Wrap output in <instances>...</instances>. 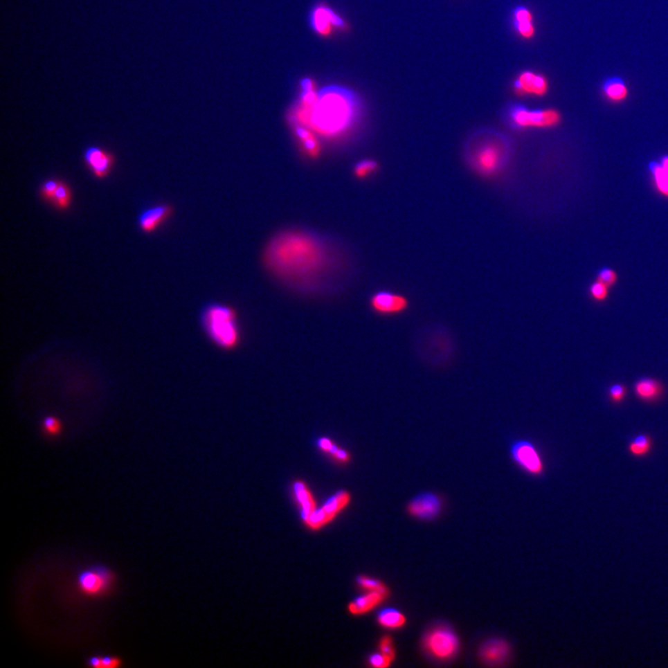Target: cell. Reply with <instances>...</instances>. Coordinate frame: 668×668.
I'll use <instances>...</instances> for the list:
<instances>
[{
    "instance_id": "1",
    "label": "cell",
    "mask_w": 668,
    "mask_h": 668,
    "mask_svg": "<svg viewBox=\"0 0 668 668\" xmlns=\"http://www.w3.org/2000/svg\"><path fill=\"white\" fill-rule=\"evenodd\" d=\"M328 248L318 237L303 231L280 234L269 244L264 261L274 273L303 278L321 271L329 258Z\"/></svg>"
},
{
    "instance_id": "2",
    "label": "cell",
    "mask_w": 668,
    "mask_h": 668,
    "mask_svg": "<svg viewBox=\"0 0 668 668\" xmlns=\"http://www.w3.org/2000/svg\"><path fill=\"white\" fill-rule=\"evenodd\" d=\"M358 111V102L351 92L328 87L318 94L312 105L301 102L296 125L312 128L324 137H339L354 124Z\"/></svg>"
},
{
    "instance_id": "3",
    "label": "cell",
    "mask_w": 668,
    "mask_h": 668,
    "mask_svg": "<svg viewBox=\"0 0 668 668\" xmlns=\"http://www.w3.org/2000/svg\"><path fill=\"white\" fill-rule=\"evenodd\" d=\"M204 328L213 342L221 348L231 350L240 343L237 312L230 305H210L203 314Z\"/></svg>"
},
{
    "instance_id": "4",
    "label": "cell",
    "mask_w": 668,
    "mask_h": 668,
    "mask_svg": "<svg viewBox=\"0 0 668 668\" xmlns=\"http://www.w3.org/2000/svg\"><path fill=\"white\" fill-rule=\"evenodd\" d=\"M116 583V572L105 564H95L81 570L75 580L78 593L89 599L105 598L111 593Z\"/></svg>"
},
{
    "instance_id": "5",
    "label": "cell",
    "mask_w": 668,
    "mask_h": 668,
    "mask_svg": "<svg viewBox=\"0 0 668 668\" xmlns=\"http://www.w3.org/2000/svg\"><path fill=\"white\" fill-rule=\"evenodd\" d=\"M424 648L433 658L440 661L451 660L459 651V638L448 626H436L425 635Z\"/></svg>"
},
{
    "instance_id": "6",
    "label": "cell",
    "mask_w": 668,
    "mask_h": 668,
    "mask_svg": "<svg viewBox=\"0 0 668 668\" xmlns=\"http://www.w3.org/2000/svg\"><path fill=\"white\" fill-rule=\"evenodd\" d=\"M509 455L514 463L525 473L539 476L543 474L545 466L541 454L536 444L527 439H517L509 446Z\"/></svg>"
},
{
    "instance_id": "7",
    "label": "cell",
    "mask_w": 668,
    "mask_h": 668,
    "mask_svg": "<svg viewBox=\"0 0 668 668\" xmlns=\"http://www.w3.org/2000/svg\"><path fill=\"white\" fill-rule=\"evenodd\" d=\"M511 119L515 127L544 128L557 125L561 121V116L557 111L552 109L531 111L518 106L512 109Z\"/></svg>"
},
{
    "instance_id": "8",
    "label": "cell",
    "mask_w": 668,
    "mask_h": 668,
    "mask_svg": "<svg viewBox=\"0 0 668 668\" xmlns=\"http://www.w3.org/2000/svg\"><path fill=\"white\" fill-rule=\"evenodd\" d=\"M370 307L380 315L391 316L404 313L410 307L407 297L388 291H380L370 298Z\"/></svg>"
},
{
    "instance_id": "9",
    "label": "cell",
    "mask_w": 668,
    "mask_h": 668,
    "mask_svg": "<svg viewBox=\"0 0 668 668\" xmlns=\"http://www.w3.org/2000/svg\"><path fill=\"white\" fill-rule=\"evenodd\" d=\"M84 162L98 179H105L113 170L116 157L111 152L98 146L87 147L84 152Z\"/></svg>"
},
{
    "instance_id": "10",
    "label": "cell",
    "mask_w": 668,
    "mask_h": 668,
    "mask_svg": "<svg viewBox=\"0 0 668 668\" xmlns=\"http://www.w3.org/2000/svg\"><path fill=\"white\" fill-rule=\"evenodd\" d=\"M503 152L498 144L487 143L477 150L474 155V165L482 174L496 173L503 165Z\"/></svg>"
},
{
    "instance_id": "11",
    "label": "cell",
    "mask_w": 668,
    "mask_h": 668,
    "mask_svg": "<svg viewBox=\"0 0 668 668\" xmlns=\"http://www.w3.org/2000/svg\"><path fill=\"white\" fill-rule=\"evenodd\" d=\"M442 503L438 496L424 493L417 496L408 506V514L421 520L433 519L440 514Z\"/></svg>"
},
{
    "instance_id": "12",
    "label": "cell",
    "mask_w": 668,
    "mask_h": 668,
    "mask_svg": "<svg viewBox=\"0 0 668 668\" xmlns=\"http://www.w3.org/2000/svg\"><path fill=\"white\" fill-rule=\"evenodd\" d=\"M173 206L168 204H158L143 210L138 215V224L145 233H154L161 225L173 214Z\"/></svg>"
},
{
    "instance_id": "13",
    "label": "cell",
    "mask_w": 668,
    "mask_h": 668,
    "mask_svg": "<svg viewBox=\"0 0 668 668\" xmlns=\"http://www.w3.org/2000/svg\"><path fill=\"white\" fill-rule=\"evenodd\" d=\"M511 654L509 643L503 639L488 640L481 646L479 657L485 665H500L508 660Z\"/></svg>"
},
{
    "instance_id": "14",
    "label": "cell",
    "mask_w": 668,
    "mask_h": 668,
    "mask_svg": "<svg viewBox=\"0 0 668 668\" xmlns=\"http://www.w3.org/2000/svg\"><path fill=\"white\" fill-rule=\"evenodd\" d=\"M515 89L521 95L544 96L549 91V83L544 75L526 71L518 76Z\"/></svg>"
},
{
    "instance_id": "15",
    "label": "cell",
    "mask_w": 668,
    "mask_h": 668,
    "mask_svg": "<svg viewBox=\"0 0 668 668\" xmlns=\"http://www.w3.org/2000/svg\"><path fill=\"white\" fill-rule=\"evenodd\" d=\"M343 19L329 8L318 7L311 15V26L321 35L328 34L332 26L343 28Z\"/></svg>"
},
{
    "instance_id": "16",
    "label": "cell",
    "mask_w": 668,
    "mask_h": 668,
    "mask_svg": "<svg viewBox=\"0 0 668 668\" xmlns=\"http://www.w3.org/2000/svg\"><path fill=\"white\" fill-rule=\"evenodd\" d=\"M387 597L388 594L380 591H369L349 604V613L353 615H364L383 604Z\"/></svg>"
},
{
    "instance_id": "17",
    "label": "cell",
    "mask_w": 668,
    "mask_h": 668,
    "mask_svg": "<svg viewBox=\"0 0 668 668\" xmlns=\"http://www.w3.org/2000/svg\"><path fill=\"white\" fill-rule=\"evenodd\" d=\"M294 497L301 508L303 520L307 519L313 512L317 509L314 498L311 494L309 488L303 481L294 482L293 485Z\"/></svg>"
},
{
    "instance_id": "18",
    "label": "cell",
    "mask_w": 668,
    "mask_h": 668,
    "mask_svg": "<svg viewBox=\"0 0 668 668\" xmlns=\"http://www.w3.org/2000/svg\"><path fill=\"white\" fill-rule=\"evenodd\" d=\"M296 134L301 144L305 154L311 158L318 157L320 154L321 145L312 131L304 125H296Z\"/></svg>"
},
{
    "instance_id": "19",
    "label": "cell",
    "mask_w": 668,
    "mask_h": 668,
    "mask_svg": "<svg viewBox=\"0 0 668 668\" xmlns=\"http://www.w3.org/2000/svg\"><path fill=\"white\" fill-rule=\"evenodd\" d=\"M605 97L613 102H621L629 96L628 86L620 78H608L602 86Z\"/></svg>"
},
{
    "instance_id": "20",
    "label": "cell",
    "mask_w": 668,
    "mask_h": 668,
    "mask_svg": "<svg viewBox=\"0 0 668 668\" xmlns=\"http://www.w3.org/2000/svg\"><path fill=\"white\" fill-rule=\"evenodd\" d=\"M514 24L521 37L531 38L534 34L533 15L525 7H519L514 12Z\"/></svg>"
},
{
    "instance_id": "21",
    "label": "cell",
    "mask_w": 668,
    "mask_h": 668,
    "mask_svg": "<svg viewBox=\"0 0 668 668\" xmlns=\"http://www.w3.org/2000/svg\"><path fill=\"white\" fill-rule=\"evenodd\" d=\"M379 625L388 629H399L407 624V618L395 608L381 610L377 616Z\"/></svg>"
},
{
    "instance_id": "22",
    "label": "cell",
    "mask_w": 668,
    "mask_h": 668,
    "mask_svg": "<svg viewBox=\"0 0 668 668\" xmlns=\"http://www.w3.org/2000/svg\"><path fill=\"white\" fill-rule=\"evenodd\" d=\"M635 390L638 397L642 399L653 400L661 394L662 387L661 384L653 379H642L638 381Z\"/></svg>"
},
{
    "instance_id": "23",
    "label": "cell",
    "mask_w": 668,
    "mask_h": 668,
    "mask_svg": "<svg viewBox=\"0 0 668 668\" xmlns=\"http://www.w3.org/2000/svg\"><path fill=\"white\" fill-rule=\"evenodd\" d=\"M350 494L346 491H339L332 496L321 507L331 516L335 518L350 503Z\"/></svg>"
},
{
    "instance_id": "24",
    "label": "cell",
    "mask_w": 668,
    "mask_h": 668,
    "mask_svg": "<svg viewBox=\"0 0 668 668\" xmlns=\"http://www.w3.org/2000/svg\"><path fill=\"white\" fill-rule=\"evenodd\" d=\"M71 203H72V190L66 182L60 181L58 189L51 204L60 211H65L69 209Z\"/></svg>"
},
{
    "instance_id": "25",
    "label": "cell",
    "mask_w": 668,
    "mask_h": 668,
    "mask_svg": "<svg viewBox=\"0 0 668 668\" xmlns=\"http://www.w3.org/2000/svg\"><path fill=\"white\" fill-rule=\"evenodd\" d=\"M86 665L93 668H119L124 665V661L116 656H94L86 660Z\"/></svg>"
},
{
    "instance_id": "26",
    "label": "cell",
    "mask_w": 668,
    "mask_h": 668,
    "mask_svg": "<svg viewBox=\"0 0 668 668\" xmlns=\"http://www.w3.org/2000/svg\"><path fill=\"white\" fill-rule=\"evenodd\" d=\"M334 519V517L327 514L323 508H321L313 512L307 519L304 520V522L312 530H318V529L323 528L324 525H328Z\"/></svg>"
},
{
    "instance_id": "27",
    "label": "cell",
    "mask_w": 668,
    "mask_h": 668,
    "mask_svg": "<svg viewBox=\"0 0 668 668\" xmlns=\"http://www.w3.org/2000/svg\"><path fill=\"white\" fill-rule=\"evenodd\" d=\"M650 170L654 177L657 189L668 197V174L665 172L661 163L656 162L651 163Z\"/></svg>"
},
{
    "instance_id": "28",
    "label": "cell",
    "mask_w": 668,
    "mask_h": 668,
    "mask_svg": "<svg viewBox=\"0 0 668 668\" xmlns=\"http://www.w3.org/2000/svg\"><path fill=\"white\" fill-rule=\"evenodd\" d=\"M651 448V439L646 435H639L629 444V452L633 456L643 457L650 452Z\"/></svg>"
},
{
    "instance_id": "29",
    "label": "cell",
    "mask_w": 668,
    "mask_h": 668,
    "mask_svg": "<svg viewBox=\"0 0 668 668\" xmlns=\"http://www.w3.org/2000/svg\"><path fill=\"white\" fill-rule=\"evenodd\" d=\"M356 582H358L359 587L364 588V590H367L368 591H380V593L388 594L389 595L388 588L379 579L366 577V575H359V577L356 578Z\"/></svg>"
},
{
    "instance_id": "30",
    "label": "cell",
    "mask_w": 668,
    "mask_h": 668,
    "mask_svg": "<svg viewBox=\"0 0 668 668\" xmlns=\"http://www.w3.org/2000/svg\"><path fill=\"white\" fill-rule=\"evenodd\" d=\"M378 170V163L375 161L365 159L354 165V174L358 179H365Z\"/></svg>"
},
{
    "instance_id": "31",
    "label": "cell",
    "mask_w": 668,
    "mask_h": 668,
    "mask_svg": "<svg viewBox=\"0 0 668 668\" xmlns=\"http://www.w3.org/2000/svg\"><path fill=\"white\" fill-rule=\"evenodd\" d=\"M60 184V181L55 179H48V181H44L42 185H41L39 190V195L41 199L46 203H51L53 200L54 195Z\"/></svg>"
},
{
    "instance_id": "32",
    "label": "cell",
    "mask_w": 668,
    "mask_h": 668,
    "mask_svg": "<svg viewBox=\"0 0 668 668\" xmlns=\"http://www.w3.org/2000/svg\"><path fill=\"white\" fill-rule=\"evenodd\" d=\"M328 455L332 460L341 463V464H345V463H348L351 460L350 452L345 451V449L341 448L337 444H334V448L332 449V451L329 452Z\"/></svg>"
},
{
    "instance_id": "33",
    "label": "cell",
    "mask_w": 668,
    "mask_h": 668,
    "mask_svg": "<svg viewBox=\"0 0 668 668\" xmlns=\"http://www.w3.org/2000/svg\"><path fill=\"white\" fill-rule=\"evenodd\" d=\"M392 659H390L388 656H384V654L380 653H376L372 654L369 657V662L370 667L376 668H386L389 667L392 665Z\"/></svg>"
},
{
    "instance_id": "34",
    "label": "cell",
    "mask_w": 668,
    "mask_h": 668,
    "mask_svg": "<svg viewBox=\"0 0 668 668\" xmlns=\"http://www.w3.org/2000/svg\"><path fill=\"white\" fill-rule=\"evenodd\" d=\"M379 650H380L381 653L384 654V656H388L390 659H392V661H395V651L394 642H392L391 637L384 636L383 639L380 640Z\"/></svg>"
},
{
    "instance_id": "35",
    "label": "cell",
    "mask_w": 668,
    "mask_h": 668,
    "mask_svg": "<svg viewBox=\"0 0 668 668\" xmlns=\"http://www.w3.org/2000/svg\"><path fill=\"white\" fill-rule=\"evenodd\" d=\"M617 280V276H616L615 272L610 269H604L599 271L598 276V282L604 283L607 287H610L615 285Z\"/></svg>"
},
{
    "instance_id": "36",
    "label": "cell",
    "mask_w": 668,
    "mask_h": 668,
    "mask_svg": "<svg viewBox=\"0 0 668 668\" xmlns=\"http://www.w3.org/2000/svg\"><path fill=\"white\" fill-rule=\"evenodd\" d=\"M590 293L593 294L594 298L602 301V300L606 299L608 296V287L604 285V283L597 282L594 283L590 288Z\"/></svg>"
},
{
    "instance_id": "37",
    "label": "cell",
    "mask_w": 668,
    "mask_h": 668,
    "mask_svg": "<svg viewBox=\"0 0 668 668\" xmlns=\"http://www.w3.org/2000/svg\"><path fill=\"white\" fill-rule=\"evenodd\" d=\"M335 441L332 440L331 437L328 436H321V437L318 439L317 446L323 453L328 454L332 449L334 448Z\"/></svg>"
},
{
    "instance_id": "38",
    "label": "cell",
    "mask_w": 668,
    "mask_h": 668,
    "mask_svg": "<svg viewBox=\"0 0 668 668\" xmlns=\"http://www.w3.org/2000/svg\"><path fill=\"white\" fill-rule=\"evenodd\" d=\"M44 430L48 435H56L60 431V422L54 418H47L44 421Z\"/></svg>"
},
{
    "instance_id": "39",
    "label": "cell",
    "mask_w": 668,
    "mask_h": 668,
    "mask_svg": "<svg viewBox=\"0 0 668 668\" xmlns=\"http://www.w3.org/2000/svg\"><path fill=\"white\" fill-rule=\"evenodd\" d=\"M625 387L620 386V384H615V386L611 387L610 389L611 397L613 398V400L616 401V402H619V401L623 399L624 397H625Z\"/></svg>"
},
{
    "instance_id": "40",
    "label": "cell",
    "mask_w": 668,
    "mask_h": 668,
    "mask_svg": "<svg viewBox=\"0 0 668 668\" xmlns=\"http://www.w3.org/2000/svg\"><path fill=\"white\" fill-rule=\"evenodd\" d=\"M302 89L303 91H310V89H313L312 82H311L309 79H305V80L302 82Z\"/></svg>"
},
{
    "instance_id": "41",
    "label": "cell",
    "mask_w": 668,
    "mask_h": 668,
    "mask_svg": "<svg viewBox=\"0 0 668 668\" xmlns=\"http://www.w3.org/2000/svg\"><path fill=\"white\" fill-rule=\"evenodd\" d=\"M661 165L662 168H664L665 172H667L668 174V156H665L662 158Z\"/></svg>"
}]
</instances>
